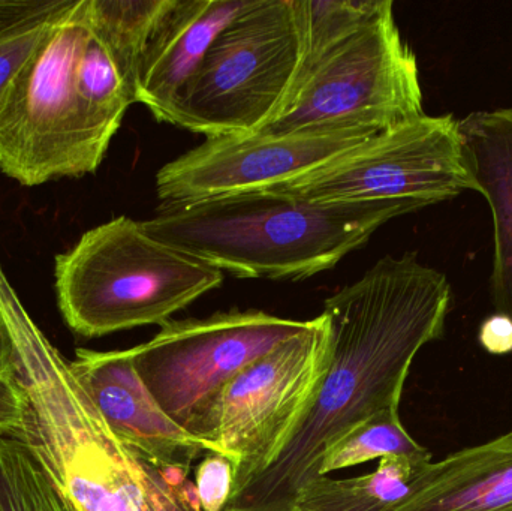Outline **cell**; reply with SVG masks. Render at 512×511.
<instances>
[{
    "label": "cell",
    "mask_w": 512,
    "mask_h": 511,
    "mask_svg": "<svg viewBox=\"0 0 512 511\" xmlns=\"http://www.w3.org/2000/svg\"><path fill=\"white\" fill-rule=\"evenodd\" d=\"M310 324L262 311L218 312L168 321L155 338L131 350L138 375L165 414L192 437L218 447L219 402L227 384Z\"/></svg>",
    "instance_id": "ba28073f"
},
{
    "label": "cell",
    "mask_w": 512,
    "mask_h": 511,
    "mask_svg": "<svg viewBox=\"0 0 512 511\" xmlns=\"http://www.w3.org/2000/svg\"><path fill=\"white\" fill-rule=\"evenodd\" d=\"M393 511H512V431L424 465Z\"/></svg>",
    "instance_id": "9a60e30c"
},
{
    "label": "cell",
    "mask_w": 512,
    "mask_h": 511,
    "mask_svg": "<svg viewBox=\"0 0 512 511\" xmlns=\"http://www.w3.org/2000/svg\"><path fill=\"white\" fill-rule=\"evenodd\" d=\"M415 213L406 204L309 203L267 189L164 204L144 230L239 278L306 279L337 263L382 225Z\"/></svg>",
    "instance_id": "277c9868"
},
{
    "label": "cell",
    "mask_w": 512,
    "mask_h": 511,
    "mask_svg": "<svg viewBox=\"0 0 512 511\" xmlns=\"http://www.w3.org/2000/svg\"><path fill=\"white\" fill-rule=\"evenodd\" d=\"M252 0H176L150 41L138 77L137 102L165 122L225 27Z\"/></svg>",
    "instance_id": "4fadbf2b"
},
{
    "label": "cell",
    "mask_w": 512,
    "mask_h": 511,
    "mask_svg": "<svg viewBox=\"0 0 512 511\" xmlns=\"http://www.w3.org/2000/svg\"><path fill=\"white\" fill-rule=\"evenodd\" d=\"M478 341L487 353L507 356L512 353V318L505 314L490 315L481 324Z\"/></svg>",
    "instance_id": "cb8c5ba5"
},
{
    "label": "cell",
    "mask_w": 512,
    "mask_h": 511,
    "mask_svg": "<svg viewBox=\"0 0 512 511\" xmlns=\"http://www.w3.org/2000/svg\"><path fill=\"white\" fill-rule=\"evenodd\" d=\"M176 0H90L92 23L137 102L141 63L153 35Z\"/></svg>",
    "instance_id": "e0dca14e"
},
{
    "label": "cell",
    "mask_w": 512,
    "mask_h": 511,
    "mask_svg": "<svg viewBox=\"0 0 512 511\" xmlns=\"http://www.w3.org/2000/svg\"><path fill=\"white\" fill-rule=\"evenodd\" d=\"M304 62L295 0H252L218 36L165 122L207 138L262 131L288 104Z\"/></svg>",
    "instance_id": "8992f818"
},
{
    "label": "cell",
    "mask_w": 512,
    "mask_h": 511,
    "mask_svg": "<svg viewBox=\"0 0 512 511\" xmlns=\"http://www.w3.org/2000/svg\"><path fill=\"white\" fill-rule=\"evenodd\" d=\"M385 458L432 461V453L403 428L399 408L381 411L333 441L322 453L319 476Z\"/></svg>",
    "instance_id": "ac0fdd59"
},
{
    "label": "cell",
    "mask_w": 512,
    "mask_h": 511,
    "mask_svg": "<svg viewBox=\"0 0 512 511\" xmlns=\"http://www.w3.org/2000/svg\"><path fill=\"white\" fill-rule=\"evenodd\" d=\"M388 2L390 0H295L306 50L304 69L354 35Z\"/></svg>",
    "instance_id": "ffe728a7"
},
{
    "label": "cell",
    "mask_w": 512,
    "mask_h": 511,
    "mask_svg": "<svg viewBox=\"0 0 512 511\" xmlns=\"http://www.w3.org/2000/svg\"><path fill=\"white\" fill-rule=\"evenodd\" d=\"M376 134V129L345 128L209 137L158 171L156 191L164 204L267 191L322 167Z\"/></svg>",
    "instance_id": "8fae6325"
},
{
    "label": "cell",
    "mask_w": 512,
    "mask_h": 511,
    "mask_svg": "<svg viewBox=\"0 0 512 511\" xmlns=\"http://www.w3.org/2000/svg\"><path fill=\"white\" fill-rule=\"evenodd\" d=\"M60 12L0 36V93L41 44Z\"/></svg>",
    "instance_id": "44dd1931"
},
{
    "label": "cell",
    "mask_w": 512,
    "mask_h": 511,
    "mask_svg": "<svg viewBox=\"0 0 512 511\" xmlns=\"http://www.w3.org/2000/svg\"><path fill=\"white\" fill-rule=\"evenodd\" d=\"M459 132L472 191L492 210L490 296L496 312L512 318V107L474 111L459 120Z\"/></svg>",
    "instance_id": "5bb4252c"
},
{
    "label": "cell",
    "mask_w": 512,
    "mask_h": 511,
    "mask_svg": "<svg viewBox=\"0 0 512 511\" xmlns=\"http://www.w3.org/2000/svg\"><path fill=\"white\" fill-rule=\"evenodd\" d=\"M71 369L114 437L149 464L188 476L197 459L221 455L159 407L135 369L132 350H78Z\"/></svg>",
    "instance_id": "7c38bea8"
},
{
    "label": "cell",
    "mask_w": 512,
    "mask_h": 511,
    "mask_svg": "<svg viewBox=\"0 0 512 511\" xmlns=\"http://www.w3.org/2000/svg\"><path fill=\"white\" fill-rule=\"evenodd\" d=\"M134 96L72 0L0 93V170L24 186L95 173Z\"/></svg>",
    "instance_id": "7a4b0ae2"
},
{
    "label": "cell",
    "mask_w": 512,
    "mask_h": 511,
    "mask_svg": "<svg viewBox=\"0 0 512 511\" xmlns=\"http://www.w3.org/2000/svg\"><path fill=\"white\" fill-rule=\"evenodd\" d=\"M273 191L309 203L406 204L415 212L472 191L459 119L423 116L373 135L360 146Z\"/></svg>",
    "instance_id": "9c48e42d"
},
{
    "label": "cell",
    "mask_w": 512,
    "mask_h": 511,
    "mask_svg": "<svg viewBox=\"0 0 512 511\" xmlns=\"http://www.w3.org/2000/svg\"><path fill=\"white\" fill-rule=\"evenodd\" d=\"M0 311L14 339L15 375L0 402V437L23 441L77 511H144L143 459L123 446L36 326L0 263Z\"/></svg>",
    "instance_id": "3957f363"
},
{
    "label": "cell",
    "mask_w": 512,
    "mask_h": 511,
    "mask_svg": "<svg viewBox=\"0 0 512 511\" xmlns=\"http://www.w3.org/2000/svg\"><path fill=\"white\" fill-rule=\"evenodd\" d=\"M432 462V461H430ZM429 462L385 458L366 476H321L298 492L291 511H393L408 498L412 483Z\"/></svg>",
    "instance_id": "2e32d148"
},
{
    "label": "cell",
    "mask_w": 512,
    "mask_h": 511,
    "mask_svg": "<svg viewBox=\"0 0 512 511\" xmlns=\"http://www.w3.org/2000/svg\"><path fill=\"white\" fill-rule=\"evenodd\" d=\"M57 303L69 329L99 338L164 326L224 282V272L159 242L143 221L119 216L92 228L54 264Z\"/></svg>",
    "instance_id": "5b68a950"
},
{
    "label": "cell",
    "mask_w": 512,
    "mask_h": 511,
    "mask_svg": "<svg viewBox=\"0 0 512 511\" xmlns=\"http://www.w3.org/2000/svg\"><path fill=\"white\" fill-rule=\"evenodd\" d=\"M325 354L327 326L319 315L309 329L256 359L227 384L219 402L216 446L234 467L231 495L279 455L324 372Z\"/></svg>",
    "instance_id": "30bf717a"
},
{
    "label": "cell",
    "mask_w": 512,
    "mask_h": 511,
    "mask_svg": "<svg viewBox=\"0 0 512 511\" xmlns=\"http://www.w3.org/2000/svg\"><path fill=\"white\" fill-rule=\"evenodd\" d=\"M393 2L354 35L310 63L264 134L370 128L382 132L423 116L417 56L403 41Z\"/></svg>",
    "instance_id": "52a82bcc"
},
{
    "label": "cell",
    "mask_w": 512,
    "mask_h": 511,
    "mask_svg": "<svg viewBox=\"0 0 512 511\" xmlns=\"http://www.w3.org/2000/svg\"><path fill=\"white\" fill-rule=\"evenodd\" d=\"M234 486V467L230 459L212 453L197 468L198 503L201 511H224Z\"/></svg>",
    "instance_id": "7402d4cb"
},
{
    "label": "cell",
    "mask_w": 512,
    "mask_h": 511,
    "mask_svg": "<svg viewBox=\"0 0 512 511\" xmlns=\"http://www.w3.org/2000/svg\"><path fill=\"white\" fill-rule=\"evenodd\" d=\"M0 511H77L23 441L0 437Z\"/></svg>",
    "instance_id": "d6986e66"
},
{
    "label": "cell",
    "mask_w": 512,
    "mask_h": 511,
    "mask_svg": "<svg viewBox=\"0 0 512 511\" xmlns=\"http://www.w3.org/2000/svg\"><path fill=\"white\" fill-rule=\"evenodd\" d=\"M72 0H0V36L44 20L71 5Z\"/></svg>",
    "instance_id": "603a6c76"
},
{
    "label": "cell",
    "mask_w": 512,
    "mask_h": 511,
    "mask_svg": "<svg viewBox=\"0 0 512 511\" xmlns=\"http://www.w3.org/2000/svg\"><path fill=\"white\" fill-rule=\"evenodd\" d=\"M15 359H17V353H15L14 339L0 311V381L14 375Z\"/></svg>",
    "instance_id": "d4e9b609"
},
{
    "label": "cell",
    "mask_w": 512,
    "mask_h": 511,
    "mask_svg": "<svg viewBox=\"0 0 512 511\" xmlns=\"http://www.w3.org/2000/svg\"><path fill=\"white\" fill-rule=\"evenodd\" d=\"M453 293L415 254L381 258L325 300L324 372L279 455L224 511H291L318 479L324 450L375 414L399 408L421 348L442 338Z\"/></svg>",
    "instance_id": "6da1fadb"
}]
</instances>
